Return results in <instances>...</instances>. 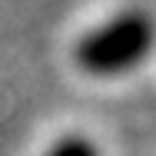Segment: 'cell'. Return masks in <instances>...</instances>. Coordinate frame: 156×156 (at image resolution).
Instances as JSON below:
<instances>
[{"label": "cell", "mask_w": 156, "mask_h": 156, "mask_svg": "<svg viewBox=\"0 0 156 156\" xmlns=\"http://www.w3.org/2000/svg\"><path fill=\"white\" fill-rule=\"evenodd\" d=\"M156 53V13L146 7H126L93 23L73 43V63L96 80H116Z\"/></svg>", "instance_id": "1"}, {"label": "cell", "mask_w": 156, "mask_h": 156, "mask_svg": "<svg viewBox=\"0 0 156 156\" xmlns=\"http://www.w3.org/2000/svg\"><path fill=\"white\" fill-rule=\"evenodd\" d=\"M43 156H103L100 153V146H96L90 136H83V133H66L60 140H53Z\"/></svg>", "instance_id": "2"}]
</instances>
